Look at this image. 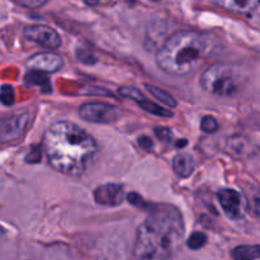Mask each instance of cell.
<instances>
[{
	"label": "cell",
	"mask_w": 260,
	"mask_h": 260,
	"mask_svg": "<svg viewBox=\"0 0 260 260\" xmlns=\"http://www.w3.org/2000/svg\"><path fill=\"white\" fill-rule=\"evenodd\" d=\"M24 38L29 42L37 43L46 48L55 50L61 46V37L53 28L43 24L28 25L24 28Z\"/></svg>",
	"instance_id": "ba28073f"
},
{
	"label": "cell",
	"mask_w": 260,
	"mask_h": 260,
	"mask_svg": "<svg viewBox=\"0 0 260 260\" xmlns=\"http://www.w3.org/2000/svg\"><path fill=\"white\" fill-rule=\"evenodd\" d=\"M30 124V116L28 113L9 117L0 122V141L14 142L19 141Z\"/></svg>",
	"instance_id": "52a82bcc"
},
{
	"label": "cell",
	"mask_w": 260,
	"mask_h": 260,
	"mask_svg": "<svg viewBox=\"0 0 260 260\" xmlns=\"http://www.w3.org/2000/svg\"><path fill=\"white\" fill-rule=\"evenodd\" d=\"M94 200L102 206L114 207L123 202L124 189L122 185L114 184V183L101 185L94 190Z\"/></svg>",
	"instance_id": "30bf717a"
},
{
	"label": "cell",
	"mask_w": 260,
	"mask_h": 260,
	"mask_svg": "<svg viewBox=\"0 0 260 260\" xmlns=\"http://www.w3.org/2000/svg\"><path fill=\"white\" fill-rule=\"evenodd\" d=\"M216 50L217 42L208 33L180 29L173 33L157 50L156 63L168 75L187 76L196 73Z\"/></svg>",
	"instance_id": "3957f363"
},
{
	"label": "cell",
	"mask_w": 260,
	"mask_h": 260,
	"mask_svg": "<svg viewBox=\"0 0 260 260\" xmlns=\"http://www.w3.org/2000/svg\"><path fill=\"white\" fill-rule=\"evenodd\" d=\"M137 145H139L142 150L150 151V150L152 149V146H154V142H152V140L150 139L149 136H146V135H141V136L137 139Z\"/></svg>",
	"instance_id": "603a6c76"
},
{
	"label": "cell",
	"mask_w": 260,
	"mask_h": 260,
	"mask_svg": "<svg viewBox=\"0 0 260 260\" xmlns=\"http://www.w3.org/2000/svg\"><path fill=\"white\" fill-rule=\"evenodd\" d=\"M43 149L51 167L68 177H80L98 156L95 140L69 121L55 122L46 129Z\"/></svg>",
	"instance_id": "6da1fadb"
},
{
	"label": "cell",
	"mask_w": 260,
	"mask_h": 260,
	"mask_svg": "<svg viewBox=\"0 0 260 260\" xmlns=\"http://www.w3.org/2000/svg\"><path fill=\"white\" fill-rule=\"evenodd\" d=\"M152 2H159V0H152Z\"/></svg>",
	"instance_id": "f1b7e54d"
},
{
	"label": "cell",
	"mask_w": 260,
	"mask_h": 260,
	"mask_svg": "<svg viewBox=\"0 0 260 260\" xmlns=\"http://www.w3.org/2000/svg\"><path fill=\"white\" fill-rule=\"evenodd\" d=\"M218 127H220V124L212 116L203 117L202 121H201V128L206 134H213V132L217 131Z\"/></svg>",
	"instance_id": "44dd1931"
},
{
	"label": "cell",
	"mask_w": 260,
	"mask_h": 260,
	"mask_svg": "<svg viewBox=\"0 0 260 260\" xmlns=\"http://www.w3.org/2000/svg\"><path fill=\"white\" fill-rule=\"evenodd\" d=\"M128 2H135V0H128Z\"/></svg>",
	"instance_id": "f546056e"
},
{
	"label": "cell",
	"mask_w": 260,
	"mask_h": 260,
	"mask_svg": "<svg viewBox=\"0 0 260 260\" xmlns=\"http://www.w3.org/2000/svg\"><path fill=\"white\" fill-rule=\"evenodd\" d=\"M140 107L141 109H144L145 112H149L150 114H154V116H159V117H165V118H169V117H173V112L169 111V109H165L162 107H160L159 104L154 103V102L149 101V99L145 98L144 101L139 102Z\"/></svg>",
	"instance_id": "2e32d148"
},
{
	"label": "cell",
	"mask_w": 260,
	"mask_h": 260,
	"mask_svg": "<svg viewBox=\"0 0 260 260\" xmlns=\"http://www.w3.org/2000/svg\"><path fill=\"white\" fill-rule=\"evenodd\" d=\"M75 55L76 58H78L81 63H84V65H94V63H96V61H98L96 56L94 55L91 51H89L88 48H76Z\"/></svg>",
	"instance_id": "d6986e66"
},
{
	"label": "cell",
	"mask_w": 260,
	"mask_h": 260,
	"mask_svg": "<svg viewBox=\"0 0 260 260\" xmlns=\"http://www.w3.org/2000/svg\"><path fill=\"white\" fill-rule=\"evenodd\" d=\"M155 134H156V136L159 137L160 140H162V141H167V140L172 136V132H170L168 128H162V127H157V128H155Z\"/></svg>",
	"instance_id": "484cf974"
},
{
	"label": "cell",
	"mask_w": 260,
	"mask_h": 260,
	"mask_svg": "<svg viewBox=\"0 0 260 260\" xmlns=\"http://www.w3.org/2000/svg\"><path fill=\"white\" fill-rule=\"evenodd\" d=\"M217 197L223 212L230 220L238 221L245 216L249 205L243 193L231 188H223L218 192Z\"/></svg>",
	"instance_id": "8992f818"
},
{
	"label": "cell",
	"mask_w": 260,
	"mask_h": 260,
	"mask_svg": "<svg viewBox=\"0 0 260 260\" xmlns=\"http://www.w3.org/2000/svg\"><path fill=\"white\" fill-rule=\"evenodd\" d=\"M118 93L122 96H124V98L131 99V101L136 102V103H139V102L145 99V95L142 94V91L135 88V86H122V88L118 89Z\"/></svg>",
	"instance_id": "ac0fdd59"
},
{
	"label": "cell",
	"mask_w": 260,
	"mask_h": 260,
	"mask_svg": "<svg viewBox=\"0 0 260 260\" xmlns=\"http://www.w3.org/2000/svg\"><path fill=\"white\" fill-rule=\"evenodd\" d=\"M259 256V245H241L233 250V258L235 260H256Z\"/></svg>",
	"instance_id": "5bb4252c"
},
{
	"label": "cell",
	"mask_w": 260,
	"mask_h": 260,
	"mask_svg": "<svg viewBox=\"0 0 260 260\" xmlns=\"http://www.w3.org/2000/svg\"><path fill=\"white\" fill-rule=\"evenodd\" d=\"M127 200H128V202L131 203V205L136 206V207H146V203H145L144 198L141 197V196H139L137 193H129L128 196H127Z\"/></svg>",
	"instance_id": "cb8c5ba5"
},
{
	"label": "cell",
	"mask_w": 260,
	"mask_h": 260,
	"mask_svg": "<svg viewBox=\"0 0 260 260\" xmlns=\"http://www.w3.org/2000/svg\"><path fill=\"white\" fill-rule=\"evenodd\" d=\"M47 74L40 73V71H33L29 70L25 74V84L29 86H38L42 89L43 91H51V84L48 80Z\"/></svg>",
	"instance_id": "4fadbf2b"
},
{
	"label": "cell",
	"mask_w": 260,
	"mask_h": 260,
	"mask_svg": "<svg viewBox=\"0 0 260 260\" xmlns=\"http://www.w3.org/2000/svg\"><path fill=\"white\" fill-rule=\"evenodd\" d=\"M145 86H146L149 93L151 94L155 99H157L160 103L167 106L168 108H175V107H177V101H175L168 91L162 90V89L157 88V86L150 85V84H145Z\"/></svg>",
	"instance_id": "9a60e30c"
},
{
	"label": "cell",
	"mask_w": 260,
	"mask_h": 260,
	"mask_svg": "<svg viewBox=\"0 0 260 260\" xmlns=\"http://www.w3.org/2000/svg\"><path fill=\"white\" fill-rule=\"evenodd\" d=\"M216 5L238 14L251 15L258 8L259 0H212Z\"/></svg>",
	"instance_id": "8fae6325"
},
{
	"label": "cell",
	"mask_w": 260,
	"mask_h": 260,
	"mask_svg": "<svg viewBox=\"0 0 260 260\" xmlns=\"http://www.w3.org/2000/svg\"><path fill=\"white\" fill-rule=\"evenodd\" d=\"M206 244H207V236H206V234L200 233V231L193 233L187 240L188 248L192 249V250H200Z\"/></svg>",
	"instance_id": "e0dca14e"
},
{
	"label": "cell",
	"mask_w": 260,
	"mask_h": 260,
	"mask_svg": "<svg viewBox=\"0 0 260 260\" xmlns=\"http://www.w3.org/2000/svg\"><path fill=\"white\" fill-rule=\"evenodd\" d=\"M41 160V149L40 147H35V149L30 151V154L25 157V161L27 162H40Z\"/></svg>",
	"instance_id": "d4e9b609"
},
{
	"label": "cell",
	"mask_w": 260,
	"mask_h": 260,
	"mask_svg": "<svg viewBox=\"0 0 260 260\" xmlns=\"http://www.w3.org/2000/svg\"><path fill=\"white\" fill-rule=\"evenodd\" d=\"M28 70L40 71L43 74H53L61 70L63 66V60L60 55L51 51L37 52L30 56L25 62Z\"/></svg>",
	"instance_id": "9c48e42d"
},
{
	"label": "cell",
	"mask_w": 260,
	"mask_h": 260,
	"mask_svg": "<svg viewBox=\"0 0 260 260\" xmlns=\"http://www.w3.org/2000/svg\"><path fill=\"white\" fill-rule=\"evenodd\" d=\"M5 233H7V231H5V229L3 228L2 225H0V240H2V239L4 238V236H5Z\"/></svg>",
	"instance_id": "83f0119b"
},
{
	"label": "cell",
	"mask_w": 260,
	"mask_h": 260,
	"mask_svg": "<svg viewBox=\"0 0 260 260\" xmlns=\"http://www.w3.org/2000/svg\"><path fill=\"white\" fill-rule=\"evenodd\" d=\"M196 169V161L190 155L188 154H178L173 159V170L175 175L182 179L190 177Z\"/></svg>",
	"instance_id": "7c38bea8"
},
{
	"label": "cell",
	"mask_w": 260,
	"mask_h": 260,
	"mask_svg": "<svg viewBox=\"0 0 260 260\" xmlns=\"http://www.w3.org/2000/svg\"><path fill=\"white\" fill-rule=\"evenodd\" d=\"M0 102L4 106H13L15 102L14 89L10 85H3L0 89Z\"/></svg>",
	"instance_id": "ffe728a7"
},
{
	"label": "cell",
	"mask_w": 260,
	"mask_h": 260,
	"mask_svg": "<svg viewBox=\"0 0 260 260\" xmlns=\"http://www.w3.org/2000/svg\"><path fill=\"white\" fill-rule=\"evenodd\" d=\"M121 114L118 107L112 106L109 103H103V102L84 103L79 108L80 118H83L84 121L93 122V123H113V122L118 121Z\"/></svg>",
	"instance_id": "5b68a950"
},
{
	"label": "cell",
	"mask_w": 260,
	"mask_h": 260,
	"mask_svg": "<svg viewBox=\"0 0 260 260\" xmlns=\"http://www.w3.org/2000/svg\"><path fill=\"white\" fill-rule=\"evenodd\" d=\"M200 84L207 93L223 98L234 96L240 89V81L235 69L223 62H216L203 70Z\"/></svg>",
	"instance_id": "277c9868"
},
{
	"label": "cell",
	"mask_w": 260,
	"mask_h": 260,
	"mask_svg": "<svg viewBox=\"0 0 260 260\" xmlns=\"http://www.w3.org/2000/svg\"><path fill=\"white\" fill-rule=\"evenodd\" d=\"M14 3H17L18 5H22L24 8H30V9H35V8H40L42 5H45L47 3V0H13Z\"/></svg>",
	"instance_id": "7402d4cb"
},
{
	"label": "cell",
	"mask_w": 260,
	"mask_h": 260,
	"mask_svg": "<svg viewBox=\"0 0 260 260\" xmlns=\"http://www.w3.org/2000/svg\"><path fill=\"white\" fill-rule=\"evenodd\" d=\"M188 142H187V140H182V141H178L177 142V146L178 147H183V146H185V145H187Z\"/></svg>",
	"instance_id": "4316f807"
},
{
	"label": "cell",
	"mask_w": 260,
	"mask_h": 260,
	"mask_svg": "<svg viewBox=\"0 0 260 260\" xmlns=\"http://www.w3.org/2000/svg\"><path fill=\"white\" fill-rule=\"evenodd\" d=\"M184 221L172 205L155 206L139 226L134 253L137 260H169L184 238Z\"/></svg>",
	"instance_id": "7a4b0ae2"
}]
</instances>
